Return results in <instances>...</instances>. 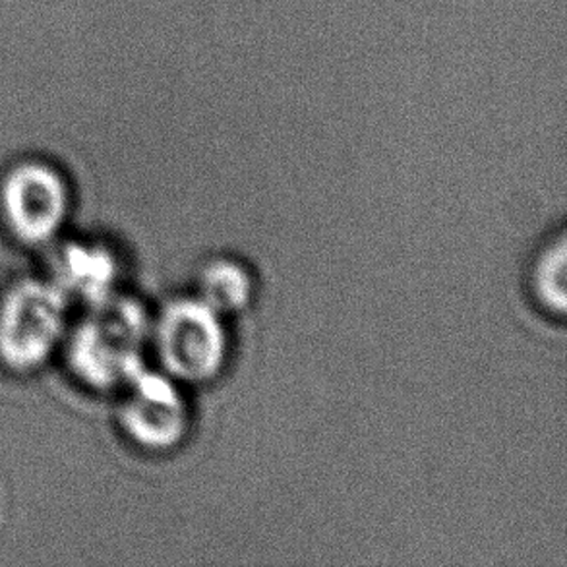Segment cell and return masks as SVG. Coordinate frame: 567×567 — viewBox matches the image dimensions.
Masks as SVG:
<instances>
[{
    "mask_svg": "<svg viewBox=\"0 0 567 567\" xmlns=\"http://www.w3.org/2000/svg\"><path fill=\"white\" fill-rule=\"evenodd\" d=\"M146 310L140 302L111 295L90 307L70 339V364L97 390L123 388L144 370Z\"/></svg>",
    "mask_w": 567,
    "mask_h": 567,
    "instance_id": "6da1fadb",
    "label": "cell"
},
{
    "mask_svg": "<svg viewBox=\"0 0 567 567\" xmlns=\"http://www.w3.org/2000/svg\"><path fill=\"white\" fill-rule=\"evenodd\" d=\"M66 295L49 281H22L0 305V359L30 370L49 359L66 328Z\"/></svg>",
    "mask_w": 567,
    "mask_h": 567,
    "instance_id": "7a4b0ae2",
    "label": "cell"
},
{
    "mask_svg": "<svg viewBox=\"0 0 567 567\" xmlns=\"http://www.w3.org/2000/svg\"><path fill=\"white\" fill-rule=\"evenodd\" d=\"M157 349L171 374L186 382L214 378L225 359L219 315L202 300H181L163 312Z\"/></svg>",
    "mask_w": 567,
    "mask_h": 567,
    "instance_id": "3957f363",
    "label": "cell"
},
{
    "mask_svg": "<svg viewBox=\"0 0 567 567\" xmlns=\"http://www.w3.org/2000/svg\"><path fill=\"white\" fill-rule=\"evenodd\" d=\"M8 227L28 245H43L61 230L69 214V190L56 171L43 163H22L0 186Z\"/></svg>",
    "mask_w": 567,
    "mask_h": 567,
    "instance_id": "277c9868",
    "label": "cell"
},
{
    "mask_svg": "<svg viewBox=\"0 0 567 567\" xmlns=\"http://www.w3.org/2000/svg\"><path fill=\"white\" fill-rule=\"evenodd\" d=\"M124 388L123 424L138 444L163 450L177 444L186 430L185 401L167 378L142 370Z\"/></svg>",
    "mask_w": 567,
    "mask_h": 567,
    "instance_id": "5b68a950",
    "label": "cell"
},
{
    "mask_svg": "<svg viewBox=\"0 0 567 567\" xmlns=\"http://www.w3.org/2000/svg\"><path fill=\"white\" fill-rule=\"evenodd\" d=\"M53 284L66 297H78L85 305H97L113 295L116 284V261L101 246L69 245L54 264Z\"/></svg>",
    "mask_w": 567,
    "mask_h": 567,
    "instance_id": "8992f818",
    "label": "cell"
},
{
    "mask_svg": "<svg viewBox=\"0 0 567 567\" xmlns=\"http://www.w3.org/2000/svg\"><path fill=\"white\" fill-rule=\"evenodd\" d=\"M199 285L202 302H206L217 315L245 307L252 295L250 277L233 261H214L207 266Z\"/></svg>",
    "mask_w": 567,
    "mask_h": 567,
    "instance_id": "52a82bcc",
    "label": "cell"
},
{
    "mask_svg": "<svg viewBox=\"0 0 567 567\" xmlns=\"http://www.w3.org/2000/svg\"><path fill=\"white\" fill-rule=\"evenodd\" d=\"M566 240L550 246L535 269V291L538 299L553 312L566 310Z\"/></svg>",
    "mask_w": 567,
    "mask_h": 567,
    "instance_id": "ba28073f",
    "label": "cell"
}]
</instances>
